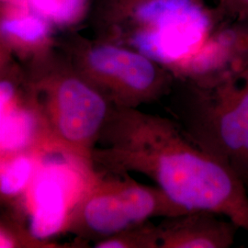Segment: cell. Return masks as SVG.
<instances>
[{"label":"cell","mask_w":248,"mask_h":248,"mask_svg":"<svg viewBox=\"0 0 248 248\" xmlns=\"http://www.w3.org/2000/svg\"><path fill=\"white\" fill-rule=\"evenodd\" d=\"M50 22L28 7L4 5L1 32L5 38L21 45H37L48 38Z\"/></svg>","instance_id":"8"},{"label":"cell","mask_w":248,"mask_h":248,"mask_svg":"<svg viewBox=\"0 0 248 248\" xmlns=\"http://www.w3.org/2000/svg\"><path fill=\"white\" fill-rule=\"evenodd\" d=\"M57 125L62 136L71 142L91 138L106 115V103L83 81L67 78L56 89Z\"/></svg>","instance_id":"4"},{"label":"cell","mask_w":248,"mask_h":248,"mask_svg":"<svg viewBox=\"0 0 248 248\" xmlns=\"http://www.w3.org/2000/svg\"><path fill=\"white\" fill-rule=\"evenodd\" d=\"M126 6L137 27L132 44L151 59L176 67L202 48L222 18L203 0H136Z\"/></svg>","instance_id":"2"},{"label":"cell","mask_w":248,"mask_h":248,"mask_svg":"<svg viewBox=\"0 0 248 248\" xmlns=\"http://www.w3.org/2000/svg\"><path fill=\"white\" fill-rule=\"evenodd\" d=\"M15 89L13 85L7 80H2L0 83V105L1 109L8 106L14 97Z\"/></svg>","instance_id":"13"},{"label":"cell","mask_w":248,"mask_h":248,"mask_svg":"<svg viewBox=\"0 0 248 248\" xmlns=\"http://www.w3.org/2000/svg\"><path fill=\"white\" fill-rule=\"evenodd\" d=\"M33 132V120L26 111L10 110L1 114V147L18 150L26 145Z\"/></svg>","instance_id":"10"},{"label":"cell","mask_w":248,"mask_h":248,"mask_svg":"<svg viewBox=\"0 0 248 248\" xmlns=\"http://www.w3.org/2000/svg\"><path fill=\"white\" fill-rule=\"evenodd\" d=\"M34 211L31 232L37 239L53 236L62 228L66 213L64 186L60 176L53 172L42 175L34 187Z\"/></svg>","instance_id":"7"},{"label":"cell","mask_w":248,"mask_h":248,"mask_svg":"<svg viewBox=\"0 0 248 248\" xmlns=\"http://www.w3.org/2000/svg\"><path fill=\"white\" fill-rule=\"evenodd\" d=\"M88 0H28L27 7L50 23L70 25L84 15Z\"/></svg>","instance_id":"9"},{"label":"cell","mask_w":248,"mask_h":248,"mask_svg":"<svg viewBox=\"0 0 248 248\" xmlns=\"http://www.w3.org/2000/svg\"><path fill=\"white\" fill-rule=\"evenodd\" d=\"M4 5L16 6V7H27L28 0H1Z\"/></svg>","instance_id":"15"},{"label":"cell","mask_w":248,"mask_h":248,"mask_svg":"<svg viewBox=\"0 0 248 248\" xmlns=\"http://www.w3.org/2000/svg\"><path fill=\"white\" fill-rule=\"evenodd\" d=\"M215 213L195 212L192 216L169 225L162 232L165 248H228L233 245L237 226Z\"/></svg>","instance_id":"6"},{"label":"cell","mask_w":248,"mask_h":248,"mask_svg":"<svg viewBox=\"0 0 248 248\" xmlns=\"http://www.w3.org/2000/svg\"><path fill=\"white\" fill-rule=\"evenodd\" d=\"M124 244L121 241H117V240H108V241H104L98 244L97 248H124Z\"/></svg>","instance_id":"14"},{"label":"cell","mask_w":248,"mask_h":248,"mask_svg":"<svg viewBox=\"0 0 248 248\" xmlns=\"http://www.w3.org/2000/svg\"><path fill=\"white\" fill-rule=\"evenodd\" d=\"M32 172V164L25 156L12 160L1 174V192L15 195L26 186Z\"/></svg>","instance_id":"11"},{"label":"cell","mask_w":248,"mask_h":248,"mask_svg":"<svg viewBox=\"0 0 248 248\" xmlns=\"http://www.w3.org/2000/svg\"><path fill=\"white\" fill-rule=\"evenodd\" d=\"M157 211L169 215L191 213L173 202L164 192L158 195L142 187H128L92 198L85 207L84 216L92 230L108 234Z\"/></svg>","instance_id":"3"},{"label":"cell","mask_w":248,"mask_h":248,"mask_svg":"<svg viewBox=\"0 0 248 248\" xmlns=\"http://www.w3.org/2000/svg\"><path fill=\"white\" fill-rule=\"evenodd\" d=\"M223 18L248 24V0H216Z\"/></svg>","instance_id":"12"},{"label":"cell","mask_w":248,"mask_h":248,"mask_svg":"<svg viewBox=\"0 0 248 248\" xmlns=\"http://www.w3.org/2000/svg\"><path fill=\"white\" fill-rule=\"evenodd\" d=\"M1 243H0V248H11L12 247V242L11 240L9 239V237L7 235H3L1 234Z\"/></svg>","instance_id":"16"},{"label":"cell","mask_w":248,"mask_h":248,"mask_svg":"<svg viewBox=\"0 0 248 248\" xmlns=\"http://www.w3.org/2000/svg\"><path fill=\"white\" fill-rule=\"evenodd\" d=\"M190 129L196 142L248 186V62L194 82Z\"/></svg>","instance_id":"1"},{"label":"cell","mask_w":248,"mask_h":248,"mask_svg":"<svg viewBox=\"0 0 248 248\" xmlns=\"http://www.w3.org/2000/svg\"><path fill=\"white\" fill-rule=\"evenodd\" d=\"M87 64L98 76L136 91L158 89L168 78L150 57L113 45H97L89 49Z\"/></svg>","instance_id":"5"}]
</instances>
